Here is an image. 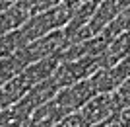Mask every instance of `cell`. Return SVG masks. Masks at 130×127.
Segmentation results:
<instances>
[{
	"instance_id": "obj_4",
	"label": "cell",
	"mask_w": 130,
	"mask_h": 127,
	"mask_svg": "<svg viewBox=\"0 0 130 127\" xmlns=\"http://www.w3.org/2000/svg\"><path fill=\"white\" fill-rule=\"evenodd\" d=\"M80 113L84 116V119L87 121L89 127H91L93 123L103 121V119H107L111 113H115L113 96L111 94H97L95 98H91L84 108H82Z\"/></svg>"
},
{
	"instance_id": "obj_8",
	"label": "cell",
	"mask_w": 130,
	"mask_h": 127,
	"mask_svg": "<svg viewBox=\"0 0 130 127\" xmlns=\"http://www.w3.org/2000/svg\"><path fill=\"white\" fill-rule=\"evenodd\" d=\"M91 127H128V125L124 123L120 111H115V113H111L107 119H103V121H99V123H93Z\"/></svg>"
},
{
	"instance_id": "obj_3",
	"label": "cell",
	"mask_w": 130,
	"mask_h": 127,
	"mask_svg": "<svg viewBox=\"0 0 130 127\" xmlns=\"http://www.w3.org/2000/svg\"><path fill=\"white\" fill-rule=\"evenodd\" d=\"M89 78L95 84L99 94H111V92H115L126 78H130V55H126L122 61H119L113 66L95 71Z\"/></svg>"
},
{
	"instance_id": "obj_1",
	"label": "cell",
	"mask_w": 130,
	"mask_h": 127,
	"mask_svg": "<svg viewBox=\"0 0 130 127\" xmlns=\"http://www.w3.org/2000/svg\"><path fill=\"white\" fill-rule=\"evenodd\" d=\"M95 71H99V61L97 57H84V59H76V61H62L58 68L53 72L54 82L58 84V88H66L72 84L89 78Z\"/></svg>"
},
{
	"instance_id": "obj_6",
	"label": "cell",
	"mask_w": 130,
	"mask_h": 127,
	"mask_svg": "<svg viewBox=\"0 0 130 127\" xmlns=\"http://www.w3.org/2000/svg\"><path fill=\"white\" fill-rule=\"evenodd\" d=\"M111 96H113V108H115V111L126 110V108L130 106V78H126V80L120 84L115 92H111Z\"/></svg>"
},
{
	"instance_id": "obj_7",
	"label": "cell",
	"mask_w": 130,
	"mask_h": 127,
	"mask_svg": "<svg viewBox=\"0 0 130 127\" xmlns=\"http://www.w3.org/2000/svg\"><path fill=\"white\" fill-rule=\"evenodd\" d=\"M53 127H89L87 121L84 119V116L80 113V110L74 113H68L66 117H62L58 123H54Z\"/></svg>"
},
{
	"instance_id": "obj_9",
	"label": "cell",
	"mask_w": 130,
	"mask_h": 127,
	"mask_svg": "<svg viewBox=\"0 0 130 127\" xmlns=\"http://www.w3.org/2000/svg\"><path fill=\"white\" fill-rule=\"evenodd\" d=\"M115 2H117V6H119L120 10H124L126 6H130V0H115Z\"/></svg>"
},
{
	"instance_id": "obj_2",
	"label": "cell",
	"mask_w": 130,
	"mask_h": 127,
	"mask_svg": "<svg viewBox=\"0 0 130 127\" xmlns=\"http://www.w3.org/2000/svg\"><path fill=\"white\" fill-rule=\"evenodd\" d=\"M97 94L99 92L95 88V84L91 82V78H86V80H80V82L72 84V86H66V88L58 90L53 100L68 116V113H74V111L82 110L89 100L95 98Z\"/></svg>"
},
{
	"instance_id": "obj_5",
	"label": "cell",
	"mask_w": 130,
	"mask_h": 127,
	"mask_svg": "<svg viewBox=\"0 0 130 127\" xmlns=\"http://www.w3.org/2000/svg\"><path fill=\"white\" fill-rule=\"evenodd\" d=\"M124 31H130V6H126L124 10H120L119 14H117V18L101 31V35L111 43L115 37L122 35Z\"/></svg>"
}]
</instances>
